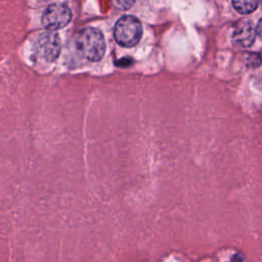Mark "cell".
Segmentation results:
<instances>
[{
  "label": "cell",
  "instance_id": "cell-2",
  "mask_svg": "<svg viewBox=\"0 0 262 262\" xmlns=\"http://www.w3.org/2000/svg\"><path fill=\"white\" fill-rule=\"evenodd\" d=\"M142 37V26L132 15H124L118 19L114 28V38L123 47H133Z\"/></svg>",
  "mask_w": 262,
  "mask_h": 262
},
{
  "label": "cell",
  "instance_id": "cell-3",
  "mask_svg": "<svg viewBox=\"0 0 262 262\" xmlns=\"http://www.w3.org/2000/svg\"><path fill=\"white\" fill-rule=\"evenodd\" d=\"M72 19V12L64 4L49 5L42 15V25L48 31H56L64 28Z\"/></svg>",
  "mask_w": 262,
  "mask_h": 262
},
{
  "label": "cell",
  "instance_id": "cell-9",
  "mask_svg": "<svg viewBox=\"0 0 262 262\" xmlns=\"http://www.w3.org/2000/svg\"><path fill=\"white\" fill-rule=\"evenodd\" d=\"M261 3H262V0H261Z\"/></svg>",
  "mask_w": 262,
  "mask_h": 262
},
{
  "label": "cell",
  "instance_id": "cell-7",
  "mask_svg": "<svg viewBox=\"0 0 262 262\" xmlns=\"http://www.w3.org/2000/svg\"><path fill=\"white\" fill-rule=\"evenodd\" d=\"M117 6L121 9H129L135 2V0H115Z\"/></svg>",
  "mask_w": 262,
  "mask_h": 262
},
{
  "label": "cell",
  "instance_id": "cell-6",
  "mask_svg": "<svg viewBox=\"0 0 262 262\" xmlns=\"http://www.w3.org/2000/svg\"><path fill=\"white\" fill-rule=\"evenodd\" d=\"M259 0H232V5L234 9L242 13L248 14L253 12L258 6Z\"/></svg>",
  "mask_w": 262,
  "mask_h": 262
},
{
  "label": "cell",
  "instance_id": "cell-4",
  "mask_svg": "<svg viewBox=\"0 0 262 262\" xmlns=\"http://www.w3.org/2000/svg\"><path fill=\"white\" fill-rule=\"evenodd\" d=\"M60 39L53 31L41 33L36 40L37 53L47 61L55 60L60 53Z\"/></svg>",
  "mask_w": 262,
  "mask_h": 262
},
{
  "label": "cell",
  "instance_id": "cell-5",
  "mask_svg": "<svg viewBox=\"0 0 262 262\" xmlns=\"http://www.w3.org/2000/svg\"><path fill=\"white\" fill-rule=\"evenodd\" d=\"M256 36V30L249 20L239 21L233 32L234 40L241 45L248 47L253 44Z\"/></svg>",
  "mask_w": 262,
  "mask_h": 262
},
{
  "label": "cell",
  "instance_id": "cell-1",
  "mask_svg": "<svg viewBox=\"0 0 262 262\" xmlns=\"http://www.w3.org/2000/svg\"><path fill=\"white\" fill-rule=\"evenodd\" d=\"M105 41L102 33L92 27L81 30L76 38L78 52L89 61L100 60L105 52Z\"/></svg>",
  "mask_w": 262,
  "mask_h": 262
},
{
  "label": "cell",
  "instance_id": "cell-8",
  "mask_svg": "<svg viewBox=\"0 0 262 262\" xmlns=\"http://www.w3.org/2000/svg\"><path fill=\"white\" fill-rule=\"evenodd\" d=\"M256 34H258V36L260 38H262V18L259 20V23L257 24L256 27Z\"/></svg>",
  "mask_w": 262,
  "mask_h": 262
}]
</instances>
